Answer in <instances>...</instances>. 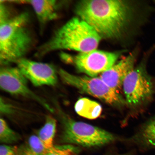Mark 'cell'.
<instances>
[{"mask_svg": "<svg viewBox=\"0 0 155 155\" xmlns=\"http://www.w3.org/2000/svg\"><path fill=\"white\" fill-rule=\"evenodd\" d=\"M75 13L92 26L101 38L116 39L123 35L133 15L132 4L119 0H85L78 3Z\"/></svg>", "mask_w": 155, "mask_h": 155, "instance_id": "1", "label": "cell"}, {"mask_svg": "<svg viewBox=\"0 0 155 155\" xmlns=\"http://www.w3.org/2000/svg\"><path fill=\"white\" fill-rule=\"evenodd\" d=\"M101 38L88 23L78 17H74L38 48L36 55L43 57L50 52L62 50L86 53L97 49Z\"/></svg>", "mask_w": 155, "mask_h": 155, "instance_id": "2", "label": "cell"}, {"mask_svg": "<svg viewBox=\"0 0 155 155\" xmlns=\"http://www.w3.org/2000/svg\"><path fill=\"white\" fill-rule=\"evenodd\" d=\"M29 15L21 13L0 21V63L6 65L15 62L28 51L32 45L31 36L26 28Z\"/></svg>", "mask_w": 155, "mask_h": 155, "instance_id": "3", "label": "cell"}, {"mask_svg": "<svg viewBox=\"0 0 155 155\" xmlns=\"http://www.w3.org/2000/svg\"><path fill=\"white\" fill-rule=\"evenodd\" d=\"M62 131L61 142L86 148L104 146L112 143L116 137L112 133L84 122L75 120L58 108Z\"/></svg>", "mask_w": 155, "mask_h": 155, "instance_id": "4", "label": "cell"}, {"mask_svg": "<svg viewBox=\"0 0 155 155\" xmlns=\"http://www.w3.org/2000/svg\"><path fill=\"white\" fill-rule=\"evenodd\" d=\"M58 74L66 84L74 87L81 92L90 95L114 106L126 104L119 93L108 86L100 77L78 76L60 69Z\"/></svg>", "mask_w": 155, "mask_h": 155, "instance_id": "5", "label": "cell"}, {"mask_svg": "<svg viewBox=\"0 0 155 155\" xmlns=\"http://www.w3.org/2000/svg\"><path fill=\"white\" fill-rule=\"evenodd\" d=\"M126 104L137 108L152 100L155 92L153 81L144 66L134 68L127 75L123 83Z\"/></svg>", "mask_w": 155, "mask_h": 155, "instance_id": "6", "label": "cell"}, {"mask_svg": "<svg viewBox=\"0 0 155 155\" xmlns=\"http://www.w3.org/2000/svg\"><path fill=\"white\" fill-rule=\"evenodd\" d=\"M61 57L65 63L74 65L79 72L97 77L115 64L119 54L95 49L75 56L63 53Z\"/></svg>", "mask_w": 155, "mask_h": 155, "instance_id": "7", "label": "cell"}, {"mask_svg": "<svg viewBox=\"0 0 155 155\" xmlns=\"http://www.w3.org/2000/svg\"><path fill=\"white\" fill-rule=\"evenodd\" d=\"M28 79L17 67L3 66L0 70V87L2 90L14 95L30 99L50 112L54 110L45 100L29 88Z\"/></svg>", "mask_w": 155, "mask_h": 155, "instance_id": "8", "label": "cell"}, {"mask_svg": "<svg viewBox=\"0 0 155 155\" xmlns=\"http://www.w3.org/2000/svg\"><path fill=\"white\" fill-rule=\"evenodd\" d=\"M17 67L34 86H54L58 81V72L50 64L21 58L15 62Z\"/></svg>", "mask_w": 155, "mask_h": 155, "instance_id": "9", "label": "cell"}, {"mask_svg": "<svg viewBox=\"0 0 155 155\" xmlns=\"http://www.w3.org/2000/svg\"><path fill=\"white\" fill-rule=\"evenodd\" d=\"M135 60V54H130L102 73L99 77L110 88L118 92L126 77L134 68Z\"/></svg>", "mask_w": 155, "mask_h": 155, "instance_id": "10", "label": "cell"}, {"mask_svg": "<svg viewBox=\"0 0 155 155\" xmlns=\"http://www.w3.org/2000/svg\"><path fill=\"white\" fill-rule=\"evenodd\" d=\"M34 10L38 20L44 24L57 18V3L56 1H28Z\"/></svg>", "mask_w": 155, "mask_h": 155, "instance_id": "11", "label": "cell"}, {"mask_svg": "<svg viewBox=\"0 0 155 155\" xmlns=\"http://www.w3.org/2000/svg\"><path fill=\"white\" fill-rule=\"evenodd\" d=\"M136 139L141 148L155 149V116L141 127Z\"/></svg>", "mask_w": 155, "mask_h": 155, "instance_id": "12", "label": "cell"}, {"mask_svg": "<svg viewBox=\"0 0 155 155\" xmlns=\"http://www.w3.org/2000/svg\"><path fill=\"white\" fill-rule=\"evenodd\" d=\"M74 108L78 115L90 119L99 117L102 111L99 104L87 98L79 99L75 104Z\"/></svg>", "mask_w": 155, "mask_h": 155, "instance_id": "13", "label": "cell"}, {"mask_svg": "<svg viewBox=\"0 0 155 155\" xmlns=\"http://www.w3.org/2000/svg\"><path fill=\"white\" fill-rule=\"evenodd\" d=\"M57 128V121L51 116L46 117L45 123L38 131V137L48 150L54 146V137Z\"/></svg>", "mask_w": 155, "mask_h": 155, "instance_id": "14", "label": "cell"}, {"mask_svg": "<svg viewBox=\"0 0 155 155\" xmlns=\"http://www.w3.org/2000/svg\"><path fill=\"white\" fill-rule=\"evenodd\" d=\"M20 147L21 155H46L49 150L35 135L31 136L26 144Z\"/></svg>", "mask_w": 155, "mask_h": 155, "instance_id": "15", "label": "cell"}, {"mask_svg": "<svg viewBox=\"0 0 155 155\" xmlns=\"http://www.w3.org/2000/svg\"><path fill=\"white\" fill-rule=\"evenodd\" d=\"M21 139L20 135L12 129L3 118L0 119V141L4 144L16 143Z\"/></svg>", "mask_w": 155, "mask_h": 155, "instance_id": "16", "label": "cell"}, {"mask_svg": "<svg viewBox=\"0 0 155 155\" xmlns=\"http://www.w3.org/2000/svg\"><path fill=\"white\" fill-rule=\"evenodd\" d=\"M80 149L75 145L64 144L54 145L48 150L46 155H79Z\"/></svg>", "mask_w": 155, "mask_h": 155, "instance_id": "17", "label": "cell"}, {"mask_svg": "<svg viewBox=\"0 0 155 155\" xmlns=\"http://www.w3.org/2000/svg\"><path fill=\"white\" fill-rule=\"evenodd\" d=\"M0 147V155H21L20 147L4 144Z\"/></svg>", "mask_w": 155, "mask_h": 155, "instance_id": "18", "label": "cell"}]
</instances>
